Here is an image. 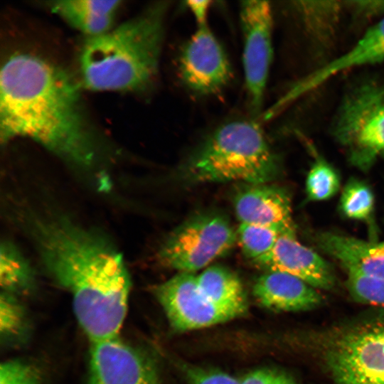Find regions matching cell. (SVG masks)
<instances>
[{
	"label": "cell",
	"instance_id": "9",
	"mask_svg": "<svg viewBox=\"0 0 384 384\" xmlns=\"http://www.w3.org/2000/svg\"><path fill=\"white\" fill-rule=\"evenodd\" d=\"M154 294L176 331L206 328L239 316L210 301L201 290L196 275L192 273L176 274L156 286Z\"/></svg>",
	"mask_w": 384,
	"mask_h": 384
},
{
	"label": "cell",
	"instance_id": "7",
	"mask_svg": "<svg viewBox=\"0 0 384 384\" xmlns=\"http://www.w3.org/2000/svg\"><path fill=\"white\" fill-rule=\"evenodd\" d=\"M335 132L358 162L384 154V89L367 85L354 91L340 110Z\"/></svg>",
	"mask_w": 384,
	"mask_h": 384
},
{
	"label": "cell",
	"instance_id": "17",
	"mask_svg": "<svg viewBox=\"0 0 384 384\" xmlns=\"http://www.w3.org/2000/svg\"><path fill=\"white\" fill-rule=\"evenodd\" d=\"M121 4L120 0H55L45 3L50 12L85 38L112 28Z\"/></svg>",
	"mask_w": 384,
	"mask_h": 384
},
{
	"label": "cell",
	"instance_id": "3",
	"mask_svg": "<svg viewBox=\"0 0 384 384\" xmlns=\"http://www.w3.org/2000/svg\"><path fill=\"white\" fill-rule=\"evenodd\" d=\"M168 4L156 2L107 31L85 38L79 53L81 87L95 92H139L156 80Z\"/></svg>",
	"mask_w": 384,
	"mask_h": 384
},
{
	"label": "cell",
	"instance_id": "20",
	"mask_svg": "<svg viewBox=\"0 0 384 384\" xmlns=\"http://www.w3.org/2000/svg\"><path fill=\"white\" fill-rule=\"evenodd\" d=\"M280 235L272 228L249 223H240L237 230L240 247L252 262L269 253Z\"/></svg>",
	"mask_w": 384,
	"mask_h": 384
},
{
	"label": "cell",
	"instance_id": "2",
	"mask_svg": "<svg viewBox=\"0 0 384 384\" xmlns=\"http://www.w3.org/2000/svg\"><path fill=\"white\" fill-rule=\"evenodd\" d=\"M23 210L21 220L43 267L70 293L90 342L118 336L132 286L119 250L102 234L65 217Z\"/></svg>",
	"mask_w": 384,
	"mask_h": 384
},
{
	"label": "cell",
	"instance_id": "28",
	"mask_svg": "<svg viewBox=\"0 0 384 384\" xmlns=\"http://www.w3.org/2000/svg\"><path fill=\"white\" fill-rule=\"evenodd\" d=\"M241 384H297L287 373L278 370L263 368L247 375Z\"/></svg>",
	"mask_w": 384,
	"mask_h": 384
},
{
	"label": "cell",
	"instance_id": "6",
	"mask_svg": "<svg viewBox=\"0 0 384 384\" xmlns=\"http://www.w3.org/2000/svg\"><path fill=\"white\" fill-rule=\"evenodd\" d=\"M237 230L218 213H203L182 223L160 245L159 263L178 273H192L209 265L235 244Z\"/></svg>",
	"mask_w": 384,
	"mask_h": 384
},
{
	"label": "cell",
	"instance_id": "26",
	"mask_svg": "<svg viewBox=\"0 0 384 384\" xmlns=\"http://www.w3.org/2000/svg\"><path fill=\"white\" fill-rule=\"evenodd\" d=\"M23 311L16 295L1 292L0 298V330L4 335L16 333L23 324Z\"/></svg>",
	"mask_w": 384,
	"mask_h": 384
},
{
	"label": "cell",
	"instance_id": "19",
	"mask_svg": "<svg viewBox=\"0 0 384 384\" xmlns=\"http://www.w3.org/2000/svg\"><path fill=\"white\" fill-rule=\"evenodd\" d=\"M34 272L27 259L9 240L0 248V284L1 292L16 295L24 293L34 284Z\"/></svg>",
	"mask_w": 384,
	"mask_h": 384
},
{
	"label": "cell",
	"instance_id": "21",
	"mask_svg": "<svg viewBox=\"0 0 384 384\" xmlns=\"http://www.w3.org/2000/svg\"><path fill=\"white\" fill-rule=\"evenodd\" d=\"M297 7L316 37L324 38L331 35L341 9L337 1H301Z\"/></svg>",
	"mask_w": 384,
	"mask_h": 384
},
{
	"label": "cell",
	"instance_id": "29",
	"mask_svg": "<svg viewBox=\"0 0 384 384\" xmlns=\"http://www.w3.org/2000/svg\"><path fill=\"white\" fill-rule=\"evenodd\" d=\"M210 1H188L187 7L192 13L198 26L207 25V17L210 5Z\"/></svg>",
	"mask_w": 384,
	"mask_h": 384
},
{
	"label": "cell",
	"instance_id": "15",
	"mask_svg": "<svg viewBox=\"0 0 384 384\" xmlns=\"http://www.w3.org/2000/svg\"><path fill=\"white\" fill-rule=\"evenodd\" d=\"M318 247L346 270L348 274L384 279V242H370L323 232L315 236Z\"/></svg>",
	"mask_w": 384,
	"mask_h": 384
},
{
	"label": "cell",
	"instance_id": "13",
	"mask_svg": "<svg viewBox=\"0 0 384 384\" xmlns=\"http://www.w3.org/2000/svg\"><path fill=\"white\" fill-rule=\"evenodd\" d=\"M253 262L266 271L293 275L316 289L330 290L336 284L329 263L300 243L296 234L280 235L272 250Z\"/></svg>",
	"mask_w": 384,
	"mask_h": 384
},
{
	"label": "cell",
	"instance_id": "5",
	"mask_svg": "<svg viewBox=\"0 0 384 384\" xmlns=\"http://www.w3.org/2000/svg\"><path fill=\"white\" fill-rule=\"evenodd\" d=\"M316 341L336 384H384V312L324 331Z\"/></svg>",
	"mask_w": 384,
	"mask_h": 384
},
{
	"label": "cell",
	"instance_id": "8",
	"mask_svg": "<svg viewBox=\"0 0 384 384\" xmlns=\"http://www.w3.org/2000/svg\"><path fill=\"white\" fill-rule=\"evenodd\" d=\"M242 63L251 111L259 114L272 59V13L268 1H245L240 6Z\"/></svg>",
	"mask_w": 384,
	"mask_h": 384
},
{
	"label": "cell",
	"instance_id": "24",
	"mask_svg": "<svg viewBox=\"0 0 384 384\" xmlns=\"http://www.w3.org/2000/svg\"><path fill=\"white\" fill-rule=\"evenodd\" d=\"M346 286L358 302L384 309V279L348 274Z\"/></svg>",
	"mask_w": 384,
	"mask_h": 384
},
{
	"label": "cell",
	"instance_id": "18",
	"mask_svg": "<svg viewBox=\"0 0 384 384\" xmlns=\"http://www.w3.org/2000/svg\"><path fill=\"white\" fill-rule=\"evenodd\" d=\"M204 295L218 306L232 311L239 316L247 309L245 291L238 276L222 265H211L196 275Z\"/></svg>",
	"mask_w": 384,
	"mask_h": 384
},
{
	"label": "cell",
	"instance_id": "11",
	"mask_svg": "<svg viewBox=\"0 0 384 384\" xmlns=\"http://www.w3.org/2000/svg\"><path fill=\"white\" fill-rule=\"evenodd\" d=\"M90 347L89 384H160L154 364L119 336Z\"/></svg>",
	"mask_w": 384,
	"mask_h": 384
},
{
	"label": "cell",
	"instance_id": "14",
	"mask_svg": "<svg viewBox=\"0 0 384 384\" xmlns=\"http://www.w3.org/2000/svg\"><path fill=\"white\" fill-rule=\"evenodd\" d=\"M240 223L272 228L282 234H296L291 200L287 191L270 183L245 184L234 197Z\"/></svg>",
	"mask_w": 384,
	"mask_h": 384
},
{
	"label": "cell",
	"instance_id": "25",
	"mask_svg": "<svg viewBox=\"0 0 384 384\" xmlns=\"http://www.w3.org/2000/svg\"><path fill=\"white\" fill-rule=\"evenodd\" d=\"M0 384H41L38 370L21 360H9L0 366Z\"/></svg>",
	"mask_w": 384,
	"mask_h": 384
},
{
	"label": "cell",
	"instance_id": "10",
	"mask_svg": "<svg viewBox=\"0 0 384 384\" xmlns=\"http://www.w3.org/2000/svg\"><path fill=\"white\" fill-rule=\"evenodd\" d=\"M178 68L183 84L200 96L222 91L233 78L226 53L208 24L198 26L183 45Z\"/></svg>",
	"mask_w": 384,
	"mask_h": 384
},
{
	"label": "cell",
	"instance_id": "23",
	"mask_svg": "<svg viewBox=\"0 0 384 384\" xmlns=\"http://www.w3.org/2000/svg\"><path fill=\"white\" fill-rule=\"evenodd\" d=\"M373 203L374 197L370 188L365 183L353 179L343 190L340 206L346 217L365 220L370 216Z\"/></svg>",
	"mask_w": 384,
	"mask_h": 384
},
{
	"label": "cell",
	"instance_id": "27",
	"mask_svg": "<svg viewBox=\"0 0 384 384\" xmlns=\"http://www.w3.org/2000/svg\"><path fill=\"white\" fill-rule=\"evenodd\" d=\"M186 375L190 384H241V380L215 370L190 368L186 369Z\"/></svg>",
	"mask_w": 384,
	"mask_h": 384
},
{
	"label": "cell",
	"instance_id": "16",
	"mask_svg": "<svg viewBox=\"0 0 384 384\" xmlns=\"http://www.w3.org/2000/svg\"><path fill=\"white\" fill-rule=\"evenodd\" d=\"M252 293L263 306L277 311H307L319 306L323 297L318 289L289 274L266 271L255 281Z\"/></svg>",
	"mask_w": 384,
	"mask_h": 384
},
{
	"label": "cell",
	"instance_id": "22",
	"mask_svg": "<svg viewBox=\"0 0 384 384\" xmlns=\"http://www.w3.org/2000/svg\"><path fill=\"white\" fill-rule=\"evenodd\" d=\"M340 187L339 176L326 161L317 159L309 170L306 181V193L310 201L331 198Z\"/></svg>",
	"mask_w": 384,
	"mask_h": 384
},
{
	"label": "cell",
	"instance_id": "1",
	"mask_svg": "<svg viewBox=\"0 0 384 384\" xmlns=\"http://www.w3.org/2000/svg\"><path fill=\"white\" fill-rule=\"evenodd\" d=\"M79 85L64 70L28 51L8 55L0 71V139H28L75 168L96 164L99 142Z\"/></svg>",
	"mask_w": 384,
	"mask_h": 384
},
{
	"label": "cell",
	"instance_id": "12",
	"mask_svg": "<svg viewBox=\"0 0 384 384\" xmlns=\"http://www.w3.org/2000/svg\"><path fill=\"white\" fill-rule=\"evenodd\" d=\"M384 60V16L347 51L297 81L271 109L268 117L310 92L340 73Z\"/></svg>",
	"mask_w": 384,
	"mask_h": 384
},
{
	"label": "cell",
	"instance_id": "4",
	"mask_svg": "<svg viewBox=\"0 0 384 384\" xmlns=\"http://www.w3.org/2000/svg\"><path fill=\"white\" fill-rule=\"evenodd\" d=\"M281 166L261 127L250 119L227 122L213 131L190 155L182 176L193 183H271Z\"/></svg>",
	"mask_w": 384,
	"mask_h": 384
}]
</instances>
